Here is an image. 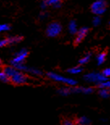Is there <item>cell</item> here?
<instances>
[{"instance_id":"1","label":"cell","mask_w":110,"mask_h":125,"mask_svg":"<svg viewBox=\"0 0 110 125\" xmlns=\"http://www.w3.org/2000/svg\"><path fill=\"white\" fill-rule=\"evenodd\" d=\"M3 72L9 78L10 82H12L15 85H24L28 81V78L23 72L16 70L13 66H5Z\"/></svg>"},{"instance_id":"2","label":"cell","mask_w":110,"mask_h":125,"mask_svg":"<svg viewBox=\"0 0 110 125\" xmlns=\"http://www.w3.org/2000/svg\"><path fill=\"white\" fill-rule=\"evenodd\" d=\"M48 78L52 79V80L55 81V82H62V83L68 85V86H74L77 84V82L75 80L72 78H65V77L60 75V74H58L56 73H53V72H49L47 73Z\"/></svg>"},{"instance_id":"3","label":"cell","mask_w":110,"mask_h":125,"mask_svg":"<svg viewBox=\"0 0 110 125\" xmlns=\"http://www.w3.org/2000/svg\"><path fill=\"white\" fill-rule=\"evenodd\" d=\"M91 10L93 14L97 16L103 15L107 10V2L105 0H96L91 6Z\"/></svg>"},{"instance_id":"4","label":"cell","mask_w":110,"mask_h":125,"mask_svg":"<svg viewBox=\"0 0 110 125\" xmlns=\"http://www.w3.org/2000/svg\"><path fill=\"white\" fill-rule=\"evenodd\" d=\"M84 78L85 79V81L88 82H95V83H97L98 85L102 83V82L108 81V78L104 76L102 73H95V72L87 73L86 75H84Z\"/></svg>"},{"instance_id":"5","label":"cell","mask_w":110,"mask_h":125,"mask_svg":"<svg viewBox=\"0 0 110 125\" xmlns=\"http://www.w3.org/2000/svg\"><path fill=\"white\" fill-rule=\"evenodd\" d=\"M61 25L58 22H52L46 28V35L49 37H56L61 33Z\"/></svg>"},{"instance_id":"6","label":"cell","mask_w":110,"mask_h":125,"mask_svg":"<svg viewBox=\"0 0 110 125\" xmlns=\"http://www.w3.org/2000/svg\"><path fill=\"white\" fill-rule=\"evenodd\" d=\"M28 52L26 49H20L19 52L15 53L14 57L11 61V64H12V65H16V64L24 63V60L26 59V57H28Z\"/></svg>"},{"instance_id":"7","label":"cell","mask_w":110,"mask_h":125,"mask_svg":"<svg viewBox=\"0 0 110 125\" xmlns=\"http://www.w3.org/2000/svg\"><path fill=\"white\" fill-rule=\"evenodd\" d=\"M88 31H89V29L87 27H83L80 29H79L76 33V37L75 40H74V44H79V43L84 41V38L87 36Z\"/></svg>"},{"instance_id":"8","label":"cell","mask_w":110,"mask_h":125,"mask_svg":"<svg viewBox=\"0 0 110 125\" xmlns=\"http://www.w3.org/2000/svg\"><path fill=\"white\" fill-rule=\"evenodd\" d=\"M41 2H44L47 7H52L54 8L60 7L61 4V0H41Z\"/></svg>"},{"instance_id":"9","label":"cell","mask_w":110,"mask_h":125,"mask_svg":"<svg viewBox=\"0 0 110 125\" xmlns=\"http://www.w3.org/2000/svg\"><path fill=\"white\" fill-rule=\"evenodd\" d=\"M74 122H75L77 125H91V124H92L90 119L86 116L79 117V118L75 119Z\"/></svg>"},{"instance_id":"10","label":"cell","mask_w":110,"mask_h":125,"mask_svg":"<svg viewBox=\"0 0 110 125\" xmlns=\"http://www.w3.org/2000/svg\"><path fill=\"white\" fill-rule=\"evenodd\" d=\"M68 29L71 34H76L78 31V26L75 20H71L68 25Z\"/></svg>"},{"instance_id":"11","label":"cell","mask_w":110,"mask_h":125,"mask_svg":"<svg viewBox=\"0 0 110 125\" xmlns=\"http://www.w3.org/2000/svg\"><path fill=\"white\" fill-rule=\"evenodd\" d=\"M7 41H8V45H10V44H17L19 42H20L23 40V37L20 36H15L7 37Z\"/></svg>"},{"instance_id":"12","label":"cell","mask_w":110,"mask_h":125,"mask_svg":"<svg viewBox=\"0 0 110 125\" xmlns=\"http://www.w3.org/2000/svg\"><path fill=\"white\" fill-rule=\"evenodd\" d=\"M106 56L107 53L105 52H100L97 55V57H96V61H97V63L99 65H102L104 62H105V59H106Z\"/></svg>"},{"instance_id":"13","label":"cell","mask_w":110,"mask_h":125,"mask_svg":"<svg viewBox=\"0 0 110 125\" xmlns=\"http://www.w3.org/2000/svg\"><path fill=\"white\" fill-rule=\"evenodd\" d=\"M58 94L62 95V96H67V95L71 94V90L69 87H61L59 90H58Z\"/></svg>"},{"instance_id":"14","label":"cell","mask_w":110,"mask_h":125,"mask_svg":"<svg viewBox=\"0 0 110 125\" xmlns=\"http://www.w3.org/2000/svg\"><path fill=\"white\" fill-rule=\"evenodd\" d=\"M99 94H100V96H101L102 98H109L110 97V90L102 88L100 90V91H99Z\"/></svg>"},{"instance_id":"15","label":"cell","mask_w":110,"mask_h":125,"mask_svg":"<svg viewBox=\"0 0 110 125\" xmlns=\"http://www.w3.org/2000/svg\"><path fill=\"white\" fill-rule=\"evenodd\" d=\"M83 71V68L81 66H75V67H73V68H71L67 70V72L71 74H78L79 73H81Z\"/></svg>"},{"instance_id":"16","label":"cell","mask_w":110,"mask_h":125,"mask_svg":"<svg viewBox=\"0 0 110 125\" xmlns=\"http://www.w3.org/2000/svg\"><path fill=\"white\" fill-rule=\"evenodd\" d=\"M91 57H92V54L91 53H87L86 55H84V57L79 61V65H84V64H87L90 61Z\"/></svg>"},{"instance_id":"17","label":"cell","mask_w":110,"mask_h":125,"mask_svg":"<svg viewBox=\"0 0 110 125\" xmlns=\"http://www.w3.org/2000/svg\"><path fill=\"white\" fill-rule=\"evenodd\" d=\"M11 29V26L7 23H0V33L3 31H7Z\"/></svg>"},{"instance_id":"18","label":"cell","mask_w":110,"mask_h":125,"mask_svg":"<svg viewBox=\"0 0 110 125\" xmlns=\"http://www.w3.org/2000/svg\"><path fill=\"white\" fill-rule=\"evenodd\" d=\"M0 80H1L2 82H10V79L9 78L7 77L6 74H5V73L3 71L2 72H0Z\"/></svg>"},{"instance_id":"19","label":"cell","mask_w":110,"mask_h":125,"mask_svg":"<svg viewBox=\"0 0 110 125\" xmlns=\"http://www.w3.org/2000/svg\"><path fill=\"white\" fill-rule=\"evenodd\" d=\"M61 125H77L76 123L70 119H64L61 121Z\"/></svg>"},{"instance_id":"20","label":"cell","mask_w":110,"mask_h":125,"mask_svg":"<svg viewBox=\"0 0 110 125\" xmlns=\"http://www.w3.org/2000/svg\"><path fill=\"white\" fill-rule=\"evenodd\" d=\"M100 23H101V19H100V16H97V15H96V16L94 17L93 20H92L93 25L95 26V27H96V26L100 25Z\"/></svg>"},{"instance_id":"21","label":"cell","mask_w":110,"mask_h":125,"mask_svg":"<svg viewBox=\"0 0 110 125\" xmlns=\"http://www.w3.org/2000/svg\"><path fill=\"white\" fill-rule=\"evenodd\" d=\"M99 87H100V89L105 88V89L110 90V81H106L104 82H102L100 84H99Z\"/></svg>"},{"instance_id":"22","label":"cell","mask_w":110,"mask_h":125,"mask_svg":"<svg viewBox=\"0 0 110 125\" xmlns=\"http://www.w3.org/2000/svg\"><path fill=\"white\" fill-rule=\"evenodd\" d=\"M7 45H8V41H7V38L0 39V48L7 46Z\"/></svg>"},{"instance_id":"23","label":"cell","mask_w":110,"mask_h":125,"mask_svg":"<svg viewBox=\"0 0 110 125\" xmlns=\"http://www.w3.org/2000/svg\"><path fill=\"white\" fill-rule=\"evenodd\" d=\"M102 74H103L104 76H105L106 78L110 77V68H107L105 70H104L103 72H102Z\"/></svg>"},{"instance_id":"24","label":"cell","mask_w":110,"mask_h":125,"mask_svg":"<svg viewBox=\"0 0 110 125\" xmlns=\"http://www.w3.org/2000/svg\"><path fill=\"white\" fill-rule=\"evenodd\" d=\"M47 6H46V5H45V3H44V2H41V8L42 9V10H45V9H46L47 8Z\"/></svg>"},{"instance_id":"25","label":"cell","mask_w":110,"mask_h":125,"mask_svg":"<svg viewBox=\"0 0 110 125\" xmlns=\"http://www.w3.org/2000/svg\"><path fill=\"white\" fill-rule=\"evenodd\" d=\"M47 16V14L45 12H42L41 15H40V18L41 19H43V18H45V17H46Z\"/></svg>"},{"instance_id":"26","label":"cell","mask_w":110,"mask_h":125,"mask_svg":"<svg viewBox=\"0 0 110 125\" xmlns=\"http://www.w3.org/2000/svg\"><path fill=\"white\" fill-rule=\"evenodd\" d=\"M1 63H2V62H1V60H0V65H1Z\"/></svg>"},{"instance_id":"27","label":"cell","mask_w":110,"mask_h":125,"mask_svg":"<svg viewBox=\"0 0 110 125\" xmlns=\"http://www.w3.org/2000/svg\"><path fill=\"white\" fill-rule=\"evenodd\" d=\"M109 26H110V21H109Z\"/></svg>"}]
</instances>
